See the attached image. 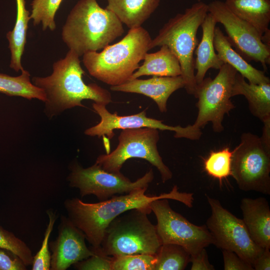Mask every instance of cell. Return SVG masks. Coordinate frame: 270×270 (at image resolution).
<instances>
[{"instance_id":"obj_6","label":"cell","mask_w":270,"mask_h":270,"mask_svg":"<svg viewBox=\"0 0 270 270\" xmlns=\"http://www.w3.org/2000/svg\"><path fill=\"white\" fill-rule=\"evenodd\" d=\"M150 209L129 210L116 218L106 228L100 248L106 256L156 255L162 244L156 225L148 218Z\"/></svg>"},{"instance_id":"obj_34","label":"cell","mask_w":270,"mask_h":270,"mask_svg":"<svg viewBox=\"0 0 270 270\" xmlns=\"http://www.w3.org/2000/svg\"><path fill=\"white\" fill-rule=\"evenodd\" d=\"M224 270H253L252 265L234 252L222 250Z\"/></svg>"},{"instance_id":"obj_15","label":"cell","mask_w":270,"mask_h":270,"mask_svg":"<svg viewBox=\"0 0 270 270\" xmlns=\"http://www.w3.org/2000/svg\"><path fill=\"white\" fill-rule=\"evenodd\" d=\"M84 234L70 221L62 216L58 236L49 246L52 251L51 270H66L71 265L93 255L92 248L86 245Z\"/></svg>"},{"instance_id":"obj_20","label":"cell","mask_w":270,"mask_h":270,"mask_svg":"<svg viewBox=\"0 0 270 270\" xmlns=\"http://www.w3.org/2000/svg\"><path fill=\"white\" fill-rule=\"evenodd\" d=\"M244 96L251 114L262 122L270 120V83L255 84L246 82L238 72L236 74L232 96Z\"/></svg>"},{"instance_id":"obj_1","label":"cell","mask_w":270,"mask_h":270,"mask_svg":"<svg viewBox=\"0 0 270 270\" xmlns=\"http://www.w3.org/2000/svg\"><path fill=\"white\" fill-rule=\"evenodd\" d=\"M148 188L133 190L130 193L115 195L96 203L85 202L78 198L66 200L64 206L68 218L84 234L94 248L100 247L105 230L110 222L120 214L132 209H150V203L158 199L172 200L188 208L194 202L193 194L178 191L174 185L168 192L160 195H148Z\"/></svg>"},{"instance_id":"obj_4","label":"cell","mask_w":270,"mask_h":270,"mask_svg":"<svg viewBox=\"0 0 270 270\" xmlns=\"http://www.w3.org/2000/svg\"><path fill=\"white\" fill-rule=\"evenodd\" d=\"M149 32L142 26L130 29L119 42L108 45L100 52H89L82 56V62L89 74L110 86L130 80L139 63L150 50Z\"/></svg>"},{"instance_id":"obj_29","label":"cell","mask_w":270,"mask_h":270,"mask_svg":"<svg viewBox=\"0 0 270 270\" xmlns=\"http://www.w3.org/2000/svg\"><path fill=\"white\" fill-rule=\"evenodd\" d=\"M112 270H154L156 254H132L112 257Z\"/></svg>"},{"instance_id":"obj_25","label":"cell","mask_w":270,"mask_h":270,"mask_svg":"<svg viewBox=\"0 0 270 270\" xmlns=\"http://www.w3.org/2000/svg\"><path fill=\"white\" fill-rule=\"evenodd\" d=\"M21 72V74L17 76L0 73V92L30 100L36 98L45 102L46 96L44 91L31 82L28 71L24 70Z\"/></svg>"},{"instance_id":"obj_7","label":"cell","mask_w":270,"mask_h":270,"mask_svg":"<svg viewBox=\"0 0 270 270\" xmlns=\"http://www.w3.org/2000/svg\"><path fill=\"white\" fill-rule=\"evenodd\" d=\"M158 131L150 128L122 130L115 150L99 156L95 163L108 172L119 173L127 160L132 158L144 159L158 169L162 182H166L172 178V174L164 162L158 150Z\"/></svg>"},{"instance_id":"obj_24","label":"cell","mask_w":270,"mask_h":270,"mask_svg":"<svg viewBox=\"0 0 270 270\" xmlns=\"http://www.w3.org/2000/svg\"><path fill=\"white\" fill-rule=\"evenodd\" d=\"M16 16L12 30L6 34L10 52V67L16 72L22 71V58L26 42L28 23L30 20V14L26 8L25 0H16Z\"/></svg>"},{"instance_id":"obj_18","label":"cell","mask_w":270,"mask_h":270,"mask_svg":"<svg viewBox=\"0 0 270 270\" xmlns=\"http://www.w3.org/2000/svg\"><path fill=\"white\" fill-rule=\"evenodd\" d=\"M216 23L214 17L208 12L200 26L202 37L194 51L195 80L197 86L202 82L209 69L219 70L224 64L219 59L214 46Z\"/></svg>"},{"instance_id":"obj_27","label":"cell","mask_w":270,"mask_h":270,"mask_svg":"<svg viewBox=\"0 0 270 270\" xmlns=\"http://www.w3.org/2000/svg\"><path fill=\"white\" fill-rule=\"evenodd\" d=\"M62 0H33L32 4L30 20L33 24H41L43 30L48 28L54 31L56 28L54 20L56 11Z\"/></svg>"},{"instance_id":"obj_5","label":"cell","mask_w":270,"mask_h":270,"mask_svg":"<svg viewBox=\"0 0 270 270\" xmlns=\"http://www.w3.org/2000/svg\"><path fill=\"white\" fill-rule=\"evenodd\" d=\"M208 13V6L198 2L183 13L170 18L160 29L150 44V50L166 46L178 58L187 93L194 96L197 88L195 80L194 54L198 40L197 32Z\"/></svg>"},{"instance_id":"obj_26","label":"cell","mask_w":270,"mask_h":270,"mask_svg":"<svg viewBox=\"0 0 270 270\" xmlns=\"http://www.w3.org/2000/svg\"><path fill=\"white\" fill-rule=\"evenodd\" d=\"M154 270H183L190 262V254L182 246L162 244L156 254Z\"/></svg>"},{"instance_id":"obj_8","label":"cell","mask_w":270,"mask_h":270,"mask_svg":"<svg viewBox=\"0 0 270 270\" xmlns=\"http://www.w3.org/2000/svg\"><path fill=\"white\" fill-rule=\"evenodd\" d=\"M232 152L231 176L239 188L270 194V148L260 137L244 132Z\"/></svg>"},{"instance_id":"obj_19","label":"cell","mask_w":270,"mask_h":270,"mask_svg":"<svg viewBox=\"0 0 270 270\" xmlns=\"http://www.w3.org/2000/svg\"><path fill=\"white\" fill-rule=\"evenodd\" d=\"M214 46L219 59L241 74L249 82L255 84L270 83L264 72L254 68L232 47L230 43L219 27L216 26L214 32Z\"/></svg>"},{"instance_id":"obj_17","label":"cell","mask_w":270,"mask_h":270,"mask_svg":"<svg viewBox=\"0 0 270 270\" xmlns=\"http://www.w3.org/2000/svg\"><path fill=\"white\" fill-rule=\"evenodd\" d=\"M240 208L253 241L261 248L270 249V208L266 199L244 198Z\"/></svg>"},{"instance_id":"obj_2","label":"cell","mask_w":270,"mask_h":270,"mask_svg":"<svg viewBox=\"0 0 270 270\" xmlns=\"http://www.w3.org/2000/svg\"><path fill=\"white\" fill-rule=\"evenodd\" d=\"M84 73L80 56L69 50L64 58L53 64L50 76L32 78V84L46 94V108L49 115L76 106L85 107L82 103L84 100L106 106L112 102L111 94L107 90L96 84H86L84 82Z\"/></svg>"},{"instance_id":"obj_12","label":"cell","mask_w":270,"mask_h":270,"mask_svg":"<svg viewBox=\"0 0 270 270\" xmlns=\"http://www.w3.org/2000/svg\"><path fill=\"white\" fill-rule=\"evenodd\" d=\"M156 216L157 233L162 244H173L184 248L190 255L214 243L206 224L196 226L174 211L168 199H158L150 205Z\"/></svg>"},{"instance_id":"obj_31","label":"cell","mask_w":270,"mask_h":270,"mask_svg":"<svg viewBox=\"0 0 270 270\" xmlns=\"http://www.w3.org/2000/svg\"><path fill=\"white\" fill-rule=\"evenodd\" d=\"M48 222L46 229L42 246L33 256L32 270H49L50 268L51 254L49 250V238L57 216L56 213L49 210L46 211Z\"/></svg>"},{"instance_id":"obj_28","label":"cell","mask_w":270,"mask_h":270,"mask_svg":"<svg viewBox=\"0 0 270 270\" xmlns=\"http://www.w3.org/2000/svg\"><path fill=\"white\" fill-rule=\"evenodd\" d=\"M232 152L229 148L212 152L204 160V168L207 174L220 182L231 176Z\"/></svg>"},{"instance_id":"obj_11","label":"cell","mask_w":270,"mask_h":270,"mask_svg":"<svg viewBox=\"0 0 270 270\" xmlns=\"http://www.w3.org/2000/svg\"><path fill=\"white\" fill-rule=\"evenodd\" d=\"M68 180L70 186L79 190L82 197L94 194L100 200H108L116 194H122L142 188H148L154 178L152 169L134 182H132L120 172H108L96 164L84 168L78 163L70 166Z\"/></svg>"},{"instance_id":"obj_9","label":"cell","mask_w":270,"mask_h":270,"mask_svg":"<svg viewBox=\"0 0 270 270\" xmlns=\"http://www.w3.org/2000/svg\"><path fill=\"white\" fill-rule=\"evenodd\" d=\"M214 78H204L198 85L194 97L198 99L196 106L198 114L192 125L204 128L210 122L213 130L221 132L224 128L222 121L226 114L235 106L231 101L232 88L237 71L230 66L224 64Z\"/></svg>"},{"instance_id":"obj_13","label":"cell","mask_w":270,"mask_h":270,"mask_svg":"<svg viewBox=\"0 0 270 270\" xmlns=\"http://www.w3.org/2000/svg\"><path fill=\"white\" fill-rule=\"evenodd\" d=\"M208 6V12L223 26L234 50L248 62L260 63L266 70L270 62V48L264 43L256 29L232 12L224 2L216 0Z\"/></svg>"},{"instance_id":"obj_14","label":"cell","mask_w":270,"mask_h":270,"mask_svg":"<svg viewBox=\"0 0 270 270\" xmlns=\"http://www.w3.org/2000/svg\"><path fill=\"white\" fill-rule=\"evenodd\" d=\"M92 108L100 116V120L96 126L84 131L86 135L91 136H102L104 139L106 138L110 140L114 135V130L142 128L172 131L174 132L176 138H186L190 140H198L202 134L200 129L195 128L192 124L186 127L170 126L164 124L163 120L148 118L146 110L134 114L120 116L116 113H110L104 104L94 102Z\"/></svg>"},{"instance_id":"obj_37","label":"cell","mask_w":270,"mask_h":270,"mask_svg":"<svg viewBox=\"0 0 270 270\" xmlns=\"http://www.w3.org/2000/svg\"><path fill=\"white\" fill-rule=\"evenodd\" d=\"M198 2H200L202 0H197Z\"/></svg>"},{"instance_id":"obj_23","label":"cell","mask_w":270,"mask_h":270,"mask_svg":"<svg viewBox=\"0 0 270 270\" xmlns=\"http://www.w3.org/2000/svg\"><path fill=\"white\" fill-rule=\"evenodd\" d=\"M224 3L236 16L255 28L260 36L269 30L270 0H226Z\"/></svg>"},{"instance_id":"obj_3","label":"cell","mask_w":270,"mask_h":270,"mask_svg":"<svg viewBox=\"0 0 270 270\" xmlns=\"http://www.w3.org/2000/svg\"><path fill=\"white\" fill-rule=\"evenodd\" d=\"M124 32L122 23L96 0H79L66 18L62 38L80 57L104 48Z\"/></svg>"},{"instance_id":"obj_33","label":"cell","mask_w":270,"mask_h":270,"mask_svg":"<svg viewBox=\"0 0 270 270\" xmlns=\"http://www.w3.org/2000/svg\"><path fill=\"white\" fill-rule=\"evenodd\" d=\"M26 265L11 251L0 248V270H26Z\"/></svg>"},{"instance_id":"obj_10","label":"cell","mask_w":270,"mask_h":270,"mask_svg":"<svg viewBox=\"0 0 270 270\" xmlns=\"http://www.w3.org/2000/svg\"><path fill=\"white\" fill-rule=\"evenodd\" d=\"M206 198L211 215L206 225L213 238V244L234 252L252 266L264 249L253 241L242 219L224 208L218 200L208 196Z\"/></svg>"},{"instance_id":"obj_21","label":"cell","mask_w":270,"mask_h":270,"mask_svg":"<svg viewBox=\"0 0 270 270\" xmlns=\"http://www.w3.org/2000/svg\"><path fill=\"white\" fill-rule=\"evenodd\" d=\"M106 8L130 29L142 25L156 10L160 0H107Z\"/></svg>"},{"instance_id":"obj_30","label":"cell","mask_w":270,"mask_h":270,"mask_svg":"<svg viewBox=\"0 0 270 270\" xmlns=\"http://www.w3.org/2000/svg\"><path fill=\"white\" fill-rule=\"evenodd\" d=\"M0 248L9 250L18 256L26 266L32 264L33 256L26 244L13 233L0 226Z\"/></svg>"},{"instance_id":"obj_35","label":"cell","mask_w":270,"mask_h":270,"mask_svg":"<svg viewBox=\"0 0 270 270\" xmlns=\"http://www.w3.org/2000/svg\"><path fill=\"white\" fill-rule=\"evenodd\" d=\"M191 270H214V266L209 262L205 248L196 254L190 255Z\"/></svg>"},{"instance_id":"obj_36","label":"cell","mask_w":270,"mask_h":270,"mask_svg":"<svg viewBox=\"0 0 270 270\" xmlns=\"http://www.w3.org/2000/svg\"><path fill=\"white\" fill-rule=\"evenodd\" d=\"M270 249L264 248L252 264L254 270H270Z\"/></svg>"},{"instance_id":"obj_16","label":"cell","mask_w":270,"mask_h":270,"mask_svg":"<svg viewBox=\"0 0 270 270\" xmlns=\"http://www.w3.org/2000/svg\"><path fill=\"white\" fill-rule=\"evenodd\" d=\"M184 87L182 76H158L142 80L130 79L125 83L110 86L112 91L135 93L143 94L152 98L162 112L167 111V102L172 94Z\"/></svg>"},{"instance_id":"obj_32","label":"cell","mask_w":270,"mask_h":270,"mask_svg":"<svg viewBox=\"0 0 270 270\" xmlns=\"http://www.w3.org/2000/svg\"><path fill=\"white\" fill-rule=\"evenodd\" d=\"M94 254L88 258L74 264L80 270H112V258L105 254L100 247H91Z\"/></svg>"},{"instance_id":"obj_22","label":"cell","mask_w":270,"mask_h":270,"mask_svg":"<svg viewBox=\"0 0 270 270\" xmlns=\"http://www.w3.org/2000/svg\"><path fill=\"white\" fill-rule=\"evenodd\" d=\"M143 60L142 64L134 72L130 79L144 76H176L182 74L178 58L166 45L161 46L156 52H147Z\"/></svg>"}]
</instances>
